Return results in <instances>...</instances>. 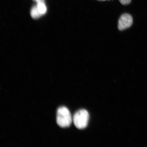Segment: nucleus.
I'll list each match as a JSON object with an SVG mask.
<instances>
[{
	"instance_id": "f257e3e1",
	"label": "nucleus",
	"mask_w": 147,
	"mask_h": 147,
	"mask_svg": "<svg viewBox=\"0 0 147 147\" xmlns=\"http://www.w3.org/2000/svg\"><path fill=\"white\" fill-rule=\"evenodd\" d=\"M56 121L60 127H69L72 122V118L70 112L65 107H61L57 111Z\"/></svg>"
},
{
	"instance_id": "f03ea898",
	"label": "nucleus",
	"mask_w": 147,
	"mask_h": 147,
	"mask_svg": "<svg viewBox=\"0 0 147 147\" xmlns=\"http://www.w3.org/2000/svg\"><path fill=\"white\" fill-rule=\"evenodd\" d=\"M89 119V115L87 110L81 109L75 114L73 121L76 128L82 129L87 127Z\"/></svg>"
},
{
	"instance_id": "7ed1b4c3",
	"label": "nucleus",
	"mask_w": 147,
	"mask_h": 147,
	"mask_svg": "<svg viewBox=\"0 0 147 147\" xmlns=\"http://www.w3.org/2000/svg\"><path fill=\"white\" fill-rule=\"evenodd\" d=\"M133 23V19L129 14L125 13L122 15L118 21L119 30H124L130 27Z\"/></svg>"
},
{
	"instance_id": "20e7f679",
	"label": "nucleus",
	"mask_w": 147,
	"mask_h": 147,
	"mask_svg": "<svg viewBox=\"0 0 147 147\" xmlns=\"http://www.w3.org/2000/svg\"><path fill=\"white\" fill-rule=\"evenodd\" d=\"M36 5L38 11L42 15L46 13L47 12V8L44 1L38 2L37 3Z\"/></svg>"
},
{
	"instance_id": "39448f33",
	"label": "nucleus",
	"mask_w": 147,
	"mask_h": 147,
	"mask_svg": "<svg viewBox=\"0 0 147 147\" xmlns=\"http://www.w3.org/2000/svg\"><path fill=\"white\" fill-rule=\"evenodd\" d=\"M30 14L31 16L34 18H38L42 16L38 11L37 5L33 7L31 9Z\"/></svg>"
},
{
	"instance_id": "423d86ee",
	"label": "nucleus",
	"mask_w": 147,
	"mask_h": 147,
	"mask_svg": "<svg viewBox=\"0 0 147 147\" xmlns=\"http://www.w3.org/2000/svg\"><path fill=\"white\" fill-rule=\"evenodd\" d=\"M119 1L123 5H127L131 2V0H119Z\"/></svg>"
},
{
	"instance_id": "0eeeda50",
	"label": "nucleus",
	"mask_w": 147,
	"mask_h": 147,
	"mask_svg": "<svg viewBox=\"0 0 147 147\" xmlns=\"http://www.w3.org/2000/svg\"><path fill=\"white\" fill-rule=\"evenodd\" d=\"M98 1H105V0H98Z\"/></svg>"
}]
</instances>
